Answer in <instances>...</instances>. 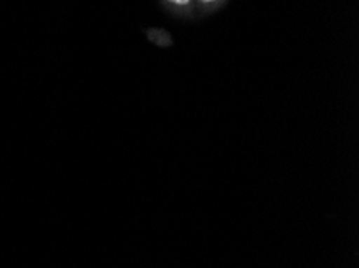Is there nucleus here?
<instances>
[{
    "label": "nucleus",
    "instance_id": "nucleus-1",
    "mask_svg": "<svg viewBox=\"0 0 359 268\" xmlns=\"http://www.w3.org/2000/svg\"><path fill=\"white\" fill-rule=\"evenodd\" d=\"M171 2H174V3H179V5H186L189 0H171Z\"/></svg>",
    "mask_w": 359,
    "mask_h": 268
},
{
    "label": "nucleus",
    "instance_id": "nucleus-2",
    "mask_svg": "<svg viewBox=\"0 0 359 268\" xmlns=\"http://www.w3.org/2000/svg\"><path fill=\"white\" fill-rule=\"evenodd\" d=\"M205 2H213V0H205Z\"/></svg>",
    "mask_w": 359,
    "mask_h": 268
}]
</instances>
